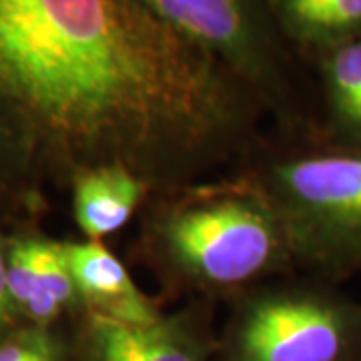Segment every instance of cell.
<instances>
[{"label":"cell","mask_w":361,"mask_h":361,"mask_svg":"<svg viewBox=\"0 0 361 361\" xmlns=\"http://www.w3.org/2000/svg\"><path fill=\"white\" fill-rule=\"evenodd\" d=\"M0 109L71 179L118 165L151 195L241 155L267 113L137 0H0Z\"/></svg>","instance_id":"cell-1"},{"label":"cell","mask_w":361,"mask_h":361,"mask_svg":"<svg viewBox=\"0 0 361 361\" xmlns=\"http://www.w3.org/2000/svg\"><path fill=\"white\" fill-rule=\"evenodd\" d=\"M142 263L169 293L239 295L293 265L281 219L253 173L151 195Z\"/></svg>","instance_id":"cell-2"},{"label":"cell","mask_w":361,"mask_h":361,"mask_svg":"<svg viewBox=\"0 0 361 361\" xmlns=\"http://www.w3.org/2000/svg\"><path fill=\"white\" fill-rule=\"evenodd\" d=\"M283 225L293 263L361 269V149L285 157L251 171Z\"/></svg>","instance_id":"cell-3"},{"label":"cell","mask_w":361,"mask_h":361,"mask_svg":"<svg viewBox=\"0 0 361 361\" xmlns=\"http://www.w3.org/2000/svg\"><path fill=\"white\" fill-rule=\"evenodd\" d=\"M223 361H351L361 355V307L307 287L235 297Z\"/></svg>","instance_id":"cell-4"},{"label":"cell","mask_w":361,"mask_h":361,"mask_svg":"<svg viewBox=\"0 0 361 361\" xmlns=\"http://www.w3.org/2000/svg\"><path fill=\"white\" fill-rule=\"evenodd\" d=\"M185 40L215 56L255 92L267 113L293 106L285 37L267 0H137Z\"/></svg>","instance_id":"cell-5"},{"label":"cell","mask_w":361,"mask_h":361,"mask_svg":"<svg viewBox=\"0 0 361 361\" xmlns=\"http://www.w3.org/2000/svg\"><path fill=\"white\" fill-rule=\"evenodd\" d=\"M215 351L207 307L189 305L153 323H118L80 313L71 361H211Z\"/></svg>","instance_id":"cell-6"},{"label":"cell","mask_w":361,"mask_h":361,"mask_svg":"<svg viewBox=\"0 0 361 361\" xmlns=\"http://www.w3.org/2000/svg\"><path fill=\"white\" fill-rule=\"evenodd\" d=\"M6 279L23 322L54 327L66 313H80L65 243L39 235L6 239Z\"/></svg>","instance_id":"cell-7"},{"label":"cell","mask_w":361,"mask_h":361,"mask_svg":"<svg viewBox=\"0 0 361 361\" xmlns=\"http://www.w3.org/2000/svg\"><path fill=\"white\" fill-rule=\"evenodd\" d=\"M65 253L77 285L80 313L118 323H153L165 315L103 241H66Z\"/></svg>","instance_id":"cell-8"},{"label":"cell","mask_w":361,"mask_h":361,"mask_svg":"<svg viewBox=\"0 0 361 361\" xmlns=\"http://www.w3.org/2000/svg\"><path fill=\"white\" fill-rule=\"evenodd\" d=\"M71 185L73 215L89 241L121 231L151 197V187L141 177L118 165L85 169Z\"/></svg>","instance_id":"cell-9"},{"label":"cell","mask_w":361,"mask_h":361,"mask_svg":"<svg viewBox=\"0 0 361 361\" xmlns=\"http://www.w3.org/2000/svg\"><path fill=\"white\" fill-rule=\"evenodd\" d=\"M285 39L334 49L361 30V0H267Z\"/></svg>","instance_id":"cell-10"},{"label":"cell","mask_w":361,"mask_h":361,"mask_svg":"<svg viewBox=\"0 0 361 361\" xmlns=\"http://www.w3.org/2000/svg\"><path fill=\"white\" fill-rule=\"evenodd\" d=\"M323 78L337 129L361 145V39L341 42L327 51Z\"/></svg>","instance_id":"cell-11"},{"label":"cell","mask_w":361,"mask_h":361,"mask_svg":"<svg viewBox=\"0 0 361 361\" xmlns=\"http://www.w3.org/2000/svg\"><path fill=\"white\" fill-rule=\"evenodd\" d=\"M0 361H71V345L54 327L23 323L0 337Z\"/></svg>","instance_id":"cell-12"},{"label":"cell","mask_w":361,"mask_h":361,"mask_svg":"<svg viewBox=\"0 0 361 361\" xmlns=\"http://www.w3.org/2000/svg\"><path fill=\"white\" fill-rule=\"evenodd\" d=\"M23 323L25 322L14 305L8 289V279H6V241L0 239V337L11 334Z\"/></svg>","instance_id":"cell-13"},{"label":"cell","mask_w":361,"mask_h":361,"mask_svg":"<svg viewBox=\"0 0 361 361\" xmlns=\"http://www.w3.org/2000/svg\"><path fill=\"white\" fill-rule=\"evenodd\" d=\"M16 139H18V135L14 130L13 123L8 121V116L4 115V111L0 109V173L6 169V163L14 153Z\"/></svg>","instance_id":"cell-14"},{"label":"cell","mask_w":361,"mask_h":361,"mask_svg":"<svg viewBox=\"0 0 361 361\" xmlns=\"http://www.w3.org/2000/svg\"><path fill=\"white\" fill-rule=\"evenodd\" d=\"M351 361H361V355H357V357H355V360H351Z\"/></svg>","instance_id":"cell-15"}]
</instances>
